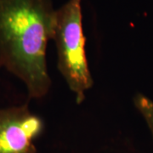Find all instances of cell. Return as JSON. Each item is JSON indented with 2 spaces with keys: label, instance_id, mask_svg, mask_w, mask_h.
<instances>
[{
  "label": "cell",
  "instance_id": "obj_2",
  "mask_svg": "<svg viewBox=\"0 0 153 153\" xmlns=\"http://www.w3.org/2000/svg\"><path fill=\"white\" fill-rule=\"evenodd\" d=\"M58 68L68 87L82 103L94 84L89 71L82 28V0H68L56 10L54 38Z\"/></svg>",
  "mask_w": 153,
  "mask_h": 153
},
{
  "label": "cell",
  "instance_id": "obj_3",
  "mask_svg": "<svg viewBox=\"0 0 153 153\" xmlns=\"http://www.w3.org/2000/svg\"><path fill=\"white\" fill-rule=\"evenodd\" d=\"M44 122L27 105L0 109V153H37L34 141Z\"/></svg>",
  "mask_w": 153,
  "mask_h": 153
},
{
  "label": "cell",
  "instance_id": "obj_4",
  "mask_svg": "<svg viewBox=\"0 0 153 153\" xmlns=\"http://www.w3.org/2000/svg\"><path fill=\"white\" fill-rule=\"evenodd\" d=\"M134 103L143 117L153 138V100L142 94H138L134 98Z\"/></svg>",
  "mask_w": 153,
  "mask_h": 153
},
{
  "label": "cell",
  "instance_id": "obj_1",
  "mask_svg": "<svg viewBox=\"0 0 153 153\" xmlns=\"http://www.w3.org/2000/svg\"><path fill=\"white\" fill-rule=\"evenodd\" d=\"M55 16L52 0H0V67L20 78L31 98L51 86L46 54Z\"/></svg>",
  "mask_w": 153,
  "mask_h": 153
}]
</instances>
